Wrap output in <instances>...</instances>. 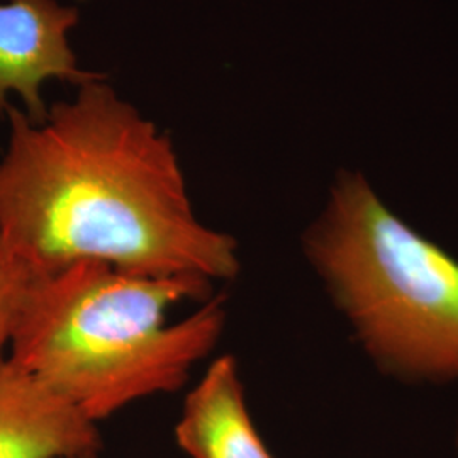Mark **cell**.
I'll list each match as a JSON object with an SVG mask.
<instances>
[{
	"instance_id": "obj_1",
	"label": "cell",
	"mask_w": 458,
	"mask_h": 458,
	"mask_svg": "<svg viewBox=\"0 0 458 458\" xmlns=\"http://www.w3.org/2000/svg\"><path fill=\"white\" fill-rule=\"evenodd\" d=\"M5 115L0 240L36 276L83 260L155 277L238 276V245L197 217L170 136L102 79L41 123L13 104Z\"/></svg>"
},
{
	"instance_id": "obj_2",
	"label": "cell",
	"mask_w": 458,
	"mask_h": 458,
	"mask_svg": "<svg viewBox=\"0 0 458 458\" xmlns=\"http://www.w3.org/2000/svg\"><path fill=\"white\" fill-rule=\"evenodd\" d=\"M226 316V297L208 278L83 260L34 277L7 359L98 425L140 399L179 391L219 342Z\"/></svg>"
},
{
	"instance_id": "obj_3",
	"label": "cell",
	"mask_w": 458,
	"mask_h": 458,
	"mask_svg": "<svg viewBox=\"0 0 458 458\" xmlns=\"http://www.w3.org/2000/svg\"><path fill=\"white\" fill-rule=\"evenodd\" d=\"M308 260L377 367L404 382H458V260L342 172L304 236Z\"/></svg>"
},
{
	"instance_id": "obj_4",
	"label": "cell",
	"mask_w": 458,
	"mask_h": 458,
	"mask_svg": "<svg viewBox=\"0 0 458 458\" xmlns=\"http://www.w3.org/2000/svg\"><path fill=\"white\" fill-rule=\"evenodd\" d=\"M79 11L58 0H9L0 4V117L11 106L9 94L22 98L26 115L41 123L48 115L41 85L49 79L83 85L100 79L79 68L68 33Z\"/></svg>"
},
{
	"instance_id": "obj_5",
	"label": "cell",
	"mask_w": 458,
	"mask_h": 458,
	"mask_svg": "<svg viewBox=\"0 0 458 458\" xmlns=\"http://www.w3.org/2000/svg\"><path fill=\"white\" fill-rule=\"evenodd\" d=\"M100 450L98 425L45 382L0 363V458H70Z\"/></svg>"
},
{
	"instance_id": "obj_6",
	"label": "cell",
	"mask_w": 458,
	"mask_h": 458,
	"mask_svg": "<svg viewBox=\"0 0 458 458\" xmlns=\"http://www.w3.org/2000/svg\"><path fill=\"white\" fill-rule=\"evenodd\" d=\"M175 440L191 458H274L250 416L231 355L216 359L187 394Z\"/></svg>"
},
{
	"instance_id": "obj_7",
	"label": "cell",
	"mask_w": 458,
	"mask_h": 458,
	"mask_svg": "<svg viewBox=\"0 0 458 458\" xmlns=\"http://www.w3.org/2000/svg\"><path fill=\"white\" fill-rule=\"evenodd\" d=\"M36 274L0 240V363L7 359L28 289Z\"/></svg>"
},
{
	"instance_id": "obj_8",
	"label": "cell",
	"mask_w": 458,
	"mask_h": 458,
	"mask_svg": "<svg viewBox=\"0 0 458 458\" xmlns=\"http://www.w3.org/2000/svg\"><path fill=\"white\" fill-rule=\"evenodd\" d=\"M70 458H98V452H87V454H81V455Z\"/></svg>"
},
{
	"instance_id": "obj_9",
	"label": "cell",
	"mask_w": 458,
	"mask_h": 458,
	"mask_svg": "<svg viewBox=\"0 0 458 458\" xmlns=\"http://www.w3.org/2000/svg\"><path fill=\"white\" fill-rule=\"evenodd\" d=\"M457 445H458V433H457Z\"/></svg>"
}]
</instances>
